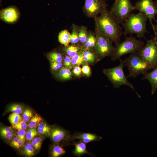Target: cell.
<instances>
[{"label":"cell","instance_id":"obj_1","mask_svg":"<svg viewBox=\"0 0 157 157\" xmlns=\"http://www.w3.org/2000/svg\"><path fill=\"white\" fill-rule=\"evenodd\" d=\"M95 26L103 35L107 37L116 45L120 42L122 28L106 8L99 16L94 18Z\"/></svg>","mask_w":157,"mask_h":157},{"label":"cell","instance_id":"obj_2","mask_svg":"<svg viewBox=\"0 0 157 157\" xmlns=\"http://www.w3.org/2000/svg\"><path fill=\"white\" fill-rule=\"evenodd\" d=\"M148 18L140 12L136 14L132 13L122 25L124 31V35L135 34L140 38H144L145 33H149L146 28Z\"/></svg>","mask_w":157,"mask_h":157},{"label":"cell","instance_id":"obj_3","mask_svg":"<svg viewBox=\"0 0 157 157\" xmlns=\"http://www.w3.org/2000/svg\"><path fill=\"white\" fill-rule=\"evenodd\" d=\"M145 42L134 37L125 36L124 40L116 45L112 58L114 60L121 59L124 55L138 52L144 45Z\"/></svg>","mask_w":157,"mask_h":157},{"label":"cell","instance_id":"obj_4","mask_svg":"<svg viewBox=\"0 0 157 157\" xmlns=\"http://www.w3.org/2000/svg\"><path fill=\"white\" fill-rule=\"evenodd\" d=\"M124 61L129 71L127 78H135L140 74H143L151 69L149 65L137 52L131 53Z\"/></svg>","mask_w":157,"mask_h":157},{"label":"cell","instance_id":"obj_5","mask_svg":"<svg viewBox=\"0 0 157 157\" xmlns=\"http://www.w3.org/2000/svg\"><path fill=\"white\" fill-rule=\"evenodd\" d=\"M125 66L124 60L120 59L119 65L110 69H105L104 72L115 87L119 88L124 85L128 86L134 90L140 98V96L135 91L133 85L128 81L127 77L124 75L123 68Z\"/></svg>","mask_w":157,"mask_h":157},{"label":"cell","instance_id":"obj_6","mask_svg":"<svg viewBox=\"0 0 157 157\" xmlns=\"http://www.w3.org/2000/svg\"><path fill=\"white\" fill-rule=\"evenodd\" d=\"M134 10L130 0H115L109 11L115 20L122 24Z\"/></svg>","mask_w":157,"mask_h":157},{"label":"cell","instance_id":"obj_7","mask_svg":"<svg viewBox=\"0 0 157 157\" xmlns=\"http://www.w3.org/2000/svg\"><path fill=\"white\" fill-rule=\"evenodd\" d=\"M94 33L96 42L94 51L97 56L102 58L112 56L115 49L112 42L101 33L96 26Z\"/></svg>","mask_w":157,"mask_h":157},{"label":"cell","instance_id":"obj_8","mask_svg":"<svg viewBox=\"0 0 157 157\" xmlns=\"http://www.w3.org/2000/svg\"><path fill=\"white\" fill-rule=\"evenodd\" d=\"M149 65L151 69L157 66V38L147 40L144 46L138 52Z\"/></svg>","mask_w":157,"mask_h":157},{"label":"cell","instance_id":"obj_9","mask_svg":"<svg viewBox=\"0 0 157 157\" xmlns=\"http://www.w3.org/2000/svg\"><path fill=\"white\" fill-rule=\"evenodd\" d=\"M134 6V10L139 11L144 14L149 19L154 31V25L152 20L156 21L155 16L157 15V8L153 0H140Z\"/></svg>","mask_w":157,"mask_h":157},{"label":"cell","instance_id":"obj_10","mask_svg":"<svg viewBox=\"0 0 157 157\" xmlns=\"http://www.w3.org/2000/svg\"><path fill=\"white\" fill-rule=\"evenodd\" d=\"M105 0H85L83 12L87 17L94 18L107 8Z\"/></svg>","mask_w":157,"mask_h":157},{"label":"cell","instance_id":"obj_11","mask_svg":"<svg viewBox=\"0 0 157 157\" xmlns=\"http://www.w3.org/2000/svg\"><path fill=\"white\" fill-rule=\"evenodd\" d=\"M49 136L53 141L57 144L64 141L67 144H71V141L73 144L75 142L72 135L70 134L69 132L56 126L51 127Z\"/></svg>","mask_w":157,"mask_h":157},{"label":"cell","instance_id":"obj_12","mask_svg":"<svg viewBox=\"0 0 157 157\" xmlns=\"http://www.w3.org/2000/svg\"><path fill=\"white\" fill-rule=\"evenodd\" d=\"M0 18L8 23L16 22L18 18L19 13L17 9L13 7H10L3 9L0 11Z\"/></svg>","mask_w":157,"mask_h":157},{"label":"cell","instance_id":"obj_13","mask_svg":"<svg viewBox=\"0 0 157 157\" xmlns=\"http://www.w3.org/2000/svg\"><path fill=\"white\" fill-rule=\"evenodd\" d=\"M73 139H78L86 143L90 142L98 141L102 139L101 137L95 134L90 133H76L72 135Z\"/></svg>","mask_w":157,"mask_h":157},{"label":"cell","instance_id":"obj_14","mask_svg":"<svg viewBox=\"0 0 157 157\" xmlns=\"http://www.w3.org/2000/svg\"><path fill=\"white\" fill-rule=\"evenodd\" d=\"M150 72H148L143 74L142 79L147 80L151 87V94L153 95L157 90V66Z\"/></svg>","mask_w":157,"mask_h":157},{"label":"cell","instance_id":"obj_15","mask_svg":"<svg viewBox=\"0 0 157 157\" xmlns=\"http://www.w3.org/2000/svg\"><path fill=\"white\" fill-rule=\"evenodd\" d=\"M73 144L74 145L75 148L73 151L74 155L79 157L85 154H89L86 149V143L80 140L77 142H74Z\"/></svg>","mask_w":157,"mask_h":157},{"label":"cell","instance_id":"obj_16","mask_svg":"<svg viewBox=\"0 0 157 157\" xmlns=\"http://www.w3.org/2000/svg\"><path fill=\"white\" fill-rule=\"evenodd\" d=\"M96 42L95 33L91 30H89L86 42L83 46L82 48L94 50Z\"/></svg>","mask_w":157,"mask_h":157},{"label":"cell","instance_id":"obj_17","mask_svg":"<svg viewBox=\"0 0 157 157\" xmlns=\"http://www.w3.org/2000/svg\"><path fill=\"white\" fill-rule=\"evenodd\" d=\"M54 74L56 77L61 80L69 79L71 78L72 75L70 69L65 67H62L55 72Z\"/></svg>","mask_w":157,"mask_h":157},{"label":"cell","instance_id":"obj_18","mask_svg":"<svg viewBox=\"0 0 157 157\" xmlns=\"http://www.w3.org/2000/svg\"><path fill=\"white\" fill-rule=\"evenodd\" d=\"M82 49L83 48L81 47L71 44V45L65 46L63 48V51L66 55L72 58Z\"/></svg>","mask_w":157,"mask_h":157},{"label":"cell","instance_id":"obj_19","mask_svg":"<svg viewBox=\"0 0 157 157\" xmlns=\"http://www.w3.org/2000/svg\"><path fill=\"white\" fill-rule=\"evenodd\" d=\"M71 34L67 30L60 32L58 35V40L61 44L65 46L69 45L70 43Z\"/></svg>","mask_w":157,"mask_h":157},{"label":"cell","instance_id":"obj_20","mask_svg":"<svg viewBox=\"0 0 157 157\" xmlns=\"http://www.w3.org/2000/svg\"><path fill=\"white\" fill-rule=\"evenodd\" d=\"M83 53L84 62L92 63L94 61L97 55L94 50L83 49Z\"/></svg>","mask_w":157,"mask_h":157},{"label":"cell","instance_id":"obj_21","mask_svg":"<svg viewBox=\"0 0 157 157\" xmlns=\"http://www.w3.org/2000/svg\"><path fill=\"white\" fill-rule=\"evenodd\" d=\"M37 130L38 133L46 136H49L51 127L46 123L41 122L38 125Z\"/></svg>","mask_w":157,"mask_h":157},{"label":"cell","instance_id":"obj_22","mask_svg":"<svg viewBox=\"0 0 157 157\" xmlns=\"http://www.w3.org/2000/svg\"><path fill=\"white\" fill-rule=\"evenodd\" d=\"M79 26L74 24L71 26L72 33L71 36L70 43L72 45H77L79 43L78 31Z\"/></svg>","mask_w":157,"mask_h":157},{"label":"cell","instance_id":"obj_23","mask_svg":"<svg viewBox=\"0 0 157 157\" xmlns=\"http://www.w3.org/2000/svg\"><path fill=\"white\" fill-rule=\"evenodd\" d=\"M88 32L87 28L86 26H79L78 31L79 43L82 45L83 46L86 42Z\"/></svg>","mask_w":157,"mask_h":157},{"label":"cell","instance_id":"obj_24","mask_svg":"<svg viewBox=\"0 0 157 157\" xmlns=\"http://www.w3.org/2000/svg\"><path fill=\"white\" fill-rule=\"evenodd\" d=\"M24 110V107L22 105L15 103L11 104L8 106L7 112L20 114L23 113Z\"/></svg>","mask_w":157,"mask_h":157},{"label":"cell","instance_id":"obj_25","mask_svg":"<svg viewBox=\"0 0 157 157\" xmlns=\"http://www.w3.org/2000/svg\"><path fill=\"white\" fill-rule=\"evenodd\" d=\"M66 153L65 150L60 146L58 144H54L51 149V154L52 157H58Z\"/></svg>","mask_w":157,"mask_h":157},{"label":"cell","instance_id":"obj_26","mask_svg":"<svg viewBox=\"0 0 157 157\" xmlns=\"http://www.w3.org/2000/svg\"><path fill=\"white\" fill-rule=\"evenodd\" d=\"M35 150L31 143H28L23 147L22 154L26 157H31L35 154Z\"/></svg>","mask_w":157,"mask_h":157},{"label":"cell","instance_id":"obj_27","mask_svg":"<svg viewBox=\"0 0 157 157\" xmlns=\"http://www.w3.org/2000/svg\"><path fill=\"white\" fill-rule=\"evenodd\" d=\"M47 56L50 61L60 62L63 60L62 54L57 51H53L49 53L48 54Z\"/></svg>","mask_w":157,"mask_h":157},{"label":"cell","instance_id":"obj_28","mask_svg":"<svg viewBox=\"0 0 157 157\" xmlns=\"http://www.w3.org/2000/svg\"><path fill=\"white\" fill-rule=\"evenodd\" d=\"M71 62L72 65L75 66L81 65L84 62L83 59V49L75 56L71 58Z\"/></svg>","mask_w":157,"mask_h":157},{"label":"cell","instance_id":"obj_29","mask_svg":"<svg viewBox=\"0 0 157 157\" xmlns=\"http://www.w3.org/2000/svg\"><path fill=\"white\" fill-rule=\"evenodd\" d=\"M42 120L40 116L35 114L31 118L28 124V127L29 128L37 127Z\"/></svg>","mask_w":157,"mask_h":157},{"label":"cell","instance_id":"obj_30","mask_svg":"<svg viewBox=\"0 0 157 157\" xmlns=\"http://www.w3.org/2000/svg\"><path fill=\"white\" fill-rule=\"evenodd\" d=\"M8 120L13 126L22 120V116L19 114L12 113L10 115Z\"/></svg>","mask_w":157,"mask_h":157},{"label":"cell","instance_id":"obj_31","mask_svg":"<svg viewBox=\"0 0 157 157\" xmlns=\"http://www.w3.org/2000/svg\"><path fill=\"white\" fill-rule=\"evenodd\" d=\"M43 140L41 137L36 136L32 140L31 143L35 151H38L40 148Z\"/></svg>","mask_w":157,"mask_h":157},{"label":"cell","instance_id":"obj_32","mask_svg":"<svg viewBox=\"0 0 157 157\" xmlns=\"http://www.w3.org/2000/svg\"><path fill=\"white\" fill-rule=\"evenodd\" d=\"M24 142L20 140L17 136H15L10 142V145L15 148L19 149L24 144Z\"/></svg>","mask_w":157,"mask_h":157},{"label":"cell","instance_id":"obj_33","mask_svg":"<svg viewBox=\"0 0 157 157\" xmlns=\"http://www.w3.org/2000/svg\"><path fill=\"white\" fill-rule=\"evenodd\" d=\"M33 115L32 110L28 108H26L22 113V120L26 123L28 122Z\"/></svg>","mask_w":157,"mask_h":157},{"label":"cell","instance_id":"obj_34","mask_svg":"<svg viewBox=\"0 0 157 157\" xmlns=\"http://www.w3.org/2000/svg\"><path fill=\"white\" fill-rule=\"evenodd\" d=\"M37 127L29 128L27 130L26 134V140L29 141L32 140L38 135V133L36 129Z\"/></svg>","mask_w":157,"mask_h":157},{"label":"cell","instance_id":"obj_35","mask_svg":"<svg viewBox=\"0 0 157 157\" xmlns=\"http://www.w3.org/2000/svg\"><path fill=\"white\" fill-rule=\"evenodd\" d=\"M28 126V125L23 120L13 126V128L18 131L20 130H26Z\"/></svg>","mask_w":157,"mask_h":157},{"label":"cell","instance_id":"obj_36","mask_svg":"<svg viewBox=\"0 0 157 157\" xmlns=\"http://www.w3.org/2000/svg\"><path fill=\"white\" fill-rule=\"evenodd\" d=\"M50 66L51 70L53 71L56 72L61 68L63 66V64L62 62L50 61Z\"/></svg>","mask_w":157,"mask_h":157},{"label":"cell","instance_id":"obj_37","mask_svg":"<svg viewBox=\"0 0 157 157\" xmlns=\"http://www.w3.org/2000/svg\"><path fill=\"white\" fill-rule=\"evenodd\" d=\"M64 65L65 67L69 69L71 68L72 66L71 58L67 55H66L64 59Z\"/></svg>","mask_w":157,"mask_h":157},{"label":"cell","instance_id":"obj_38","mask_svg":"<svg viewBox=\"0 0 157 157\" xmlns=\"http://www.w3.org/2000/svg\"><path fill=\"white\" fill-rule=\"evenodd\" d=\"M26 132L25 130H18L17 132V136L19 139L24 142L26 139Z\"/></svg>","mask_w":157,"mask_h":157},{"label":"cell","instance_id":"obj_39","mask_svg":"<svg viewBox=\"0 0 157 157\" xmlns=\"http://www.w3.org/2000/svg\"><path fill=\"white\" fill-rule=\"evenodd\" d=\"M82 72L86 76H89L91 73L90 67L88 65H83L81 69Z\"/></svg>","mask_w":157,"mask_h":157},{"label":"cell","instance_id":"obj_40","mask_svg":"<svg viewBox=\"0 0 157 157\" xmlns=\"http://www.w3.org/2000/svg\"><path fill=\"white\" fill-rule=\"evenodd\" d=\"M0 135L4 139L9 140L13 138L14 135V133L13 131H12L6 132L0 134Z\"/></svg>","mask_w":157,"mask_h":157},{"label":"cell","instance_id":"obj_41","mask_svg":"<svg viewBox=\"0 0 157 157\" xmlns=\"http://www.w3.org/2000/svg\"><path fill=\"white\" fill-rule=\"evenodd\" d=\"M73 72L74 74L77 76H79L82 73V69L78 66H75L74 68Z\"/></svg>","mask_w":157,"mask_h":157},{"label":"cell","instance_id":"obj_42","mask_svg":"<svg viewBox=\"0 0 157 157\" xmlns=\"http://www.w3.org/2000/svg\"><path fill=\"white\" fill-rule=\"evenodd\" d=\"M13 131L10 127L3 126L1 127L0 134L5 133L6 132Z\"/></svg>","mask_w":157,"mask_h":157},{"label":"cell","instance_id":"obj_43","mask_svg":"<svg viewBox=\"0 0 157 157\" xmlns=\"http://www.w3.org/2000/svg\"><path fill=\"white\" fill-rule=\"evenodd\" d=\"M155 21L156 22V24L154 25V32L155 35V37L157 38V19Z\"/></svg>","mask_w":157,"mask_h":157},{"label":"cell","instance_id":"obj_44","mask_svg":"<svg viewBox=\"0 0 157 157\" xmlns=\"http://www.w3.org/2000/svg\"><path fill=\"white\" fill-rule=\"evenodd\" d=\"M154 2L157 8V0H156L155 1H154Z\"/></svg>","mask_w":157,"mask_h":157},{"label":"cell","instance_id":"obj_45","mask_svg":"<svg viewBox=\"0 0 157 157\" xmlns=\"http://www.w3.org/2000/svg\"></svg>","mask_w":157,"mask_h":157}]
</instances>
